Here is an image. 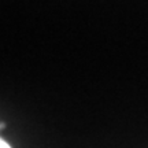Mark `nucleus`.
Listing matches in <instances>:
<instances>
[{
    "label": "nucleus",
    "mask_w": 148,
    "mask_h": 148,
    "mask_svg": "<svg viewBox=\"0 0 148 148\" xmlns=\"http://www.w3.org/2000/svg\"><path fill=\"white\" fill-rule=\"evenodd\" d=\"M0 148H11V147H10V144H7L3 138H0Z\"/></svg>",
    "instance_id": "nucleus-1"
}]
</instances>
